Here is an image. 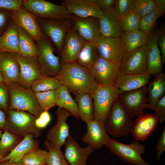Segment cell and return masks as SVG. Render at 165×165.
Returning <instances> with one entry per match:
<instances>
[{
  "instance_id": "91938a15",
  "label": "cell",
  "mask_w": 165,
  "mask_h": 165,
  "mask_svg": "<svg viewBox=\"0 0 165 165\" xmlns=\"http://www.w3.org/2000/svg\"><path fill=\"white\" fill-rule=\"evenodd\" d=\"M47 165V164H46V165Z\"/></svg>"
},
{
  "instance_id": "b9f144b4",
  "label": "cell",
  "mask_w": 165,
  "mask_h": 165,
  "mask_svg": "<svg viewBox=\"0 0 165 165\" xmlns=\"http://www.w3.org/2000/svg\"><path fill=\"white\" fill-rule=\"evenodd\" d=\"M136 0H116L111 11L119 20L124 15L133 10Z\"/></svg>"
},
{
  "instance_id": "60d3db41",
  "label": "cell",
  "mask_w": 165,
  "mask_h": 165,
  "mask_svg": "<svg viewBox=\"0 0 165 165\" xmlns=\"http://www.w3.org/2000/svg\"><path fill=\"white\" fill-rule=\"evenodd\" d=\"M141 19L132 10L119 19L120 26L124 32L139 29Z\"/></svg>"
},
{
  "instance_id": "2e32d148",
  "label": "cell",
  "mask_w": 165,
  "mask_h": 165,
  "mask_svg": "<svg viewBox=\"0 0 165 165\" xmlns=\"http://www.w3.org/2000/svg\"><path fill=\"white\" fill-rule=\"evenodd\" d=\"M86 42L73 26L66 35L60 53L61 65L76 62L79 53Z\"/></svg>"
},
{
  "instance_id": "bcb514c9",
  "label": "cell",
  "mask_w": 165,
  "mask_h": 165,
  "mask_svg": "<svg viewBox=\"0 0 165 165\" xmlns=\"http://www.w3.org/2000/svg\"><path fill=\"white\" fill-rule=\"evenodd\" d=\"M154 114L159 119V122L163 123L165 120V95H164L155 104L153 109Z\"/></svg>"
},
{
  "instance_id": "11a10c76",
  "label": "cell",
  "mask_w": 165,
  "mask_h": 165,
  "mask_svg": "<svg viewBox=\"0 0 165 165\" xmlns=\"http://www.w3.org/2000/svg\"><path fill=\"white\" fill-rule=\"evenodd\" d=\"M155 1L157 6L165 10V0H155Z\"/></svg>"
},
{
  "instance_id": "52a82bcc",
  "label": "cell",
  "mask_w": 165,
  "mask_h": 165,
  "mask_svg": "<svg viewBox=\"0 0 165 165\" xmlns=\"http://www.w3.org/2000/svg\"><path fill=\"white\" fill-rule=\"evenodd\" d=\"M38 53L36 57L42 75L49 77H55L58 74L61 65L60 58L54 54L52 43L46 35L35 42Z\"/></svg>"
},
{
  "instance_id": "8d00e7d4",
  "label": "cell",
  "mask_w": 165,
  "mask_h": 165,
  "mask_svg": "<svg viewBox=\"0 0 165 165\" xmlns=\"http://www.w3.org/2000/svg\"><path fill=\"white\" fill-rule=\"evenodd\" d=\"M165 11L156 6L152 11L141 19L139 29L145 33H151L157 19Z\"/></svg>"
},
{
  "instance_id": "9a60e30c",
  "label": "cell",
  "mask_w": 165,
  "mask_h": 165,
  "mask_svg": "<svg viewBox=\"0 0 165 165\" xmlns=\"http://www.w3.org/2000/svg\"><path fill=\"white\" fill-rule=\"evenodd\" d=\"M56 115L57 122L48 130L46 140L55 147L61 149L70 135L69 126L66 120L72 115L68 110L59 107L56 112Z\"/></svg>"
},
{
  "instance_id": "30bf717a",
  "label": "cell",
  "mask_w": 165,
  "mask_h": 165,
  "mask_svg": "<svg viewBox=\"0 0 165 165\" xmlns=\"http://www.w3.org/2000/svg\"><path fill=\"white\" fill-rule=\"evenodd\" d=\"M41 28L51 40L60 53L68 32L73 26L71 18L60 20H46L37 18Z\"/></svg>"
},
{
  "instance_id": "f5cc1de1",
  "label": "cell",
  "mask_w": 165,
  "mask_h": 165,
  "mask_svg": "<svg viewBox=\"0 0 165 165\" xmlns=\"http://www.w3.org/2000/svg\"><path fill=\"white\" fill-rule=\"evenodd\" d=\"M6 122V114L0 109V129L5 130Z\"/></svg>"
},
{
  "instance_id": "ba28073f",
  "label": "cell",
  "mask_w": 165,
  "mask_h": 165,
  "mask_svg": "<svg viewBox=\"0 0 165 165\" xmlns=\"http://www.w3.org/2000/svg\"><path fill=\"white\" fill-rule=\"evenodd\" d=\"M22 6L37 18L44 19H70L72 15L64 6L45 0H24Z\"/></svg>"
},
{
  "instance_id": "f907efd6",
  "label": "cell",
  "mask_w": 165,
  "mask_h": 165,
  "mask_svg": "<svg viewBox=\"0 0 165 165\" xmlns=\"http://www.w3.org/2000/svg\"><path fill=\"white\" fill-rule=\"evenodd\" d=\"M157 151V160H159L165 151V127H163L161 137L158 141L155 148Z\"/></svg>"
},
{
  "instance_id": "db71d44e",
  "label": "cell",
  "mask_w": 165,
  "mask_h": 165,
  "mask_svg": "<svg viewBox=\"0 0 165 165\" xmlns=\"http://www.w3.org/2000/svg\"><path fill=\"white\" fill-rule=\"evenodd\" d=\"M0 165H24L21 162H14L9 160L4 161L0 162Z\"/></svg>"
},
{
  "instance_id": "4dcf8cb0",
  "label": "cell",
  "mask_w": 165,
  "mask_h": 165,
  "mask_svg": "<svg viewBox=\"0 0 165 165\" xmlns=\"http://www.w3.org/2000/svg\"><path fill=\"white\" fill-rule=\"evenodd\" d=\"M55 90L56 105L68 110L75 118H79L76 102L72 97L66 86L61 85Z\"/></svg>"
},
{
  "instance_id": "c3c4849f",
  "label": "cell",
  "mask_w": 165,
  "mask_h": 165,
  "mask_svg": "<svg viewBox=\"0 0 165 165\" xmlns=\"http://www.w3.org/2000/svg\"><path fill=\"white\" fill-rule=\"evenodd\" d=\"M159 34L157 40L158 47L160 48L161 61L163 65L165 62V28L163 26L159 30Z\"/></svg>"
},
{
  "instance_id": "8fae6325",
  "label": "cell",
  "mask_w": 165,
  "mask_h": 165,
  "mask_svg": "<svg viewBox=\"0 0 165 165\" xmlns=\"http://www.w3.org/2000/svg\"><path fill=\"white\" fill-rule=\"evenodd\" d=\"M99 56L112 62H121L126 52L125 44L121 38L101 36L94 41Z\"/></svg>"
},
{
  "instance_id": "ab89813d",
  "label": "cell",
  "mask_w": 165,
  "mask_h": 165,
  "mask_svg": "<svg viewBox=\"0 0 165 165\" xmlns=\"http://www.w3.org/2000/svg\"><path fill=\"white\" fill-rule=\"evenodd\" d=\"M38 103L43 111H48L56 105V90L35 92Z\"/></svg>"
},
{
  "instance_id": "e575fe53",
  "label": "cell",
  "mask_w": 165,
  "mask_h": 165,
  "mask_svg": "<svg viewBox=\"0 0 165 165\" xmlns=\"http://www.w3.org/2000/svg\"><path fill=\"white\" fill-rule=\"evenodd\" d=\"M49 156L48 151L38 146L26 154L21 161L24 165H45L47 164Z\"/></svg>"
},
{
  "instance_id": "7c38bea8",
  "label": "cell",
  "mask_w": 165,
  "mask_h": 165,
  "mask_svg": "<svg viewBox=\"0 0 165 165\" xmlns=\"http://www.w3.org/2000/svg\"><path fill=\"white\" fill-rule=\"evenodd\" d=\"M121 65V62H110L98 56L90 70L99 85L114 86Z\"/></svg>"
},
{
  "instance_id": "74e56055",
  "label": "cell",
  "mask_w": 165,
  "mask_h": 165,
  "mask_svg": "<svg viewBox=\"0 0 165 165\" xmlns=\"http://www.w3.org/2000/svg\"><path fill=\"white\" fill-rule=\"evenodd\" d=\"M0 140V154L7 155L22 140L18 135L4 130Z\"/></svg>"
},
{
  "instance_id": "f1b7e54d",
  "label": "cell",
  "mask_w": 165,
  "mask_h": 165,
  "mask_svg": "<svg viewBox=\"0 0 165 165\" xmlns=\"http://www.w3.org/2000/svg\"><path fill=\"white\" fill-rule=\"evenodd\" d=\"M155 77L147 87L148 108L153 110L157 102L165 95V75L161 71Z\"/></svg>"
},
{
  "instance_id": "d590c367",
  "label": "cell",
  "mask_w": 165,
  "mask_h": 165,
  "mask_svg": "<svg viewBox=\"0 0 165 165\" xmlns=\"http://www.w3.org/2000/svg\"><path fill=\"white\" fill-rule=\"evenodd\" d=\"M61 85L56 77L43 76L35 80L31 88L35 93L55 90Z\"/></svg>"
},
{
  "instance_id": "f546056e",
  "label": "cell",
  "mask_w": 165,
  "mask_h": 165,
  "mask_svg": "<svg viewBox=\"0 0 165 165\" xmlns=\"http://www.w3.org/2000/svg\"><path fill=\"white\" fill-rule=\"evenodd\" d=\"M79 118L86 123L94 119V105L89 94L79 93L75 95Z\"/></svg>"
},
{
  "instance_id": "d6986e66",
  "label": "cell",
  "mask_w": 165,
  "mask_h": 165,
  "mask_svg": "<svg viewBox=\"0 0 165 165\" xmlns=\"http://www.w3.org/2000/svg\"><path fill=\"white\" fill-rule=\"evenodd\" d=\"M71 19L73 27L86 42L94 41L101 36L98 19L80 17L72 14Z\"/></svg>"
},
{
  "instance_id": "484cf974",
  "label": "cell",
  "mask_w": 165,
  "mask_h": 165,
  "mask_svg": "<svg viewBox=\"0 0 165 165\" xmlns=\"http://www.w3.org/2000/svg\"><path fill=\"white\" fill-rule=\"evenodd\" d=\"M103 16L99 19L101 36L109 38H121L124 32L119 20L111 10L103 12Z\"/></svg>"
},
{
  "instance_id": "4316f807",
  "label": "cell",
  "mask_w": 165,
  "mask_h": 165,
  "mask_svg": "<svg viewBox=\"0 0 165 165\" xmlns=\"http://www.w3.org/2000/svg\"><path fill=\"white\" fill-rule=\"evenodd\" d=\"M34 137L31 134L24 136L16 146L0 160V162L7 160L14 162H21L22 158L26 154L38 146V142Z\"/></svg>"
},
{
  "instance_id": "5bb4252c",
  "label": "cell",
  "mask_w": 165,
  "mask_h": 165,
  "mask_svg": "<svg viewBox=\"0 0 165 165\" xmlns=\"http://www.w3.org/2000/svg\"><path fill=\"white\" fill-rule=\"evenodd\" d=\"M11 20L17 27L23 29L37 41L44 35L37 21V17L22 5L18 9L11 11Z\"/></svg>"
},
{
  "instance_id": "83f0119b",
  "label": "cell",
  "mask_w": 165,
  "mask_h": 165,
  "mask_svg": "<svg viewBox=\"0 0 165 165\" xmlns=\"http://www.w3.org/2000/svg\"><path fill=\"white\" fill-rule=\"evenodd\" d=\"M5 52L18 55L20 53L17 26L11 19L7 29L0 36V53Z\"/></svg>"
},
{
  "instance_id": "3957f363",
  "label": "cell",
  "mask_w": 165,
  "mask_h": 165,
  "mask_svg": "<svg viewBox=\"0 0 165 165\" xmlns=\"http://www.w3.org/2000/svg\"><path fill=\"white\" fill-rule=\"evenodd\" d=\"M6 116L4 130L23 137L31 134L37 138L41 135V130L35 125L36 117L30 113L18 110L9 109Z\"/></svg>"
},
{
  "instance_id": "6f0895ef",
  "label": "cell",
  "mask_w": 165,
  "mask_h": 165,
  "mask_svg": "<svg viewBox=\"0 0 165 165\" xmlns=\"http://www.w3.org/2000/svg\"><path fill=\"white\" fill-rule=\"evenodd\" d=\"M6 155L5 154H0V160Z\"/></svg>"
},
{
  "instance_id": "816d5d0a",
  "label": "cell",
  "mask_w": 165,
  "mask_h": 165,
  "mask_svg": "<svg viewBox=\"0 0 165 165\" xmlns=\"http://www.w3.org/2000/svg\"><path fill=\"white\" fill-rule=\"evenodd\" d=\"M116 0H97V4L103 12L111 10Z\"/></svg>"
},
{
  "instance_id": "d6a6232c",
  "label": "cell",
  "mask_w": 165,
  "mask_h": 165,
  "mask_svg": "<svg viewBox=\"0 0 165 165\" xmlns=\"http://www.w3.org/2000/svg\"><path fill=\"white\" fill-rule=\"evenodd\" d=\"M151 33H145L139 29L124 32L121 38L125 46L126 52L145 45Z\"/></svg>"
},
{
  "instance_id": "e0dca14e",
  "label": "cell",
  "mask_w": 165,
  "mask_h": 165,
  "mask_svg": "<svg viewBox=\"0 0 165 165\" xmlns=\"http://www.w3.org/2000/svg\"><path fill=\"white\" fill-rule=\"evenodd\" d=\"M14 55L20 68V76L17 84L23 88H31L33 82L43 76L37 58L36 57L27 58L17 54Z\"/></svg>"
},
{
  "instance_id": "9f6ffc18",
  "label": "cell",
  "mask_w": 165,
  "mask_h": 165,
  "mask_svg": "<svg viewBox=\"0 0 165 165\" xmlns=\"http://www.w3.org/2000/svg\"><path fill=\"white\" fill-rule=\"evenodd\" d=\"M4 82L2 74L0 71V82Z\"/></svg>"
},
{
  "instance_id": "6da1fadb",
  "label": "cell",
  "mask_w": 165,
  "mask_h": 165,
  "mask_svg": "<svg viewBox=\"0 0 165 165\" xmlns=\"http://www.w3.org/2000/svg\"><path fill=\"white\" fill-rule=\"evenodd\" d=\"M55 77L75 95L79 93L92 95L99 85L90 70L77 62L62 64Z\"/></svg>"
},
{
  "instance_id": "603a6c76",
  "label": "cell",
  "mask_w": 165,
  "mask_h": 165,
  "mask_svg": "<svg viewBox=\"0 0 165 165\" xmlns=\"http://www.w3.org/2000/svg\"><path fill=\"white\" fill-rule=\"evenodd\" d=\"M71 14L80 17H93L99 19L104 14L97 4L86 0H64L61 3Z\"/></svg>"
},
{
  "instance_id": "44dd1931",
  "label": "cell",
  "mask_w": 165,
  "mask_h": 165,
  "mask_svg": "<svg viewBox=\"0 0 165 165\" xmlns=\"http://www.w3.org/2000/svg\"><path fill=\"white\" fill-rule=\"evenodd\" d=\"M159 34V30L152 31L145 45L147 50V72L151 75H155L162 71L163 64L157 44Z\"/></svg>"
},
{
  "instance_id": "8992f818",
  "label": "cell",
  "mask_w": 165,
  "mask_h": 165,
  "mask_svg": "<svg viewBox=\"0 0 165 165\" xmlns=\"http://www.w3.org/2000/svg\"><path fill=\"white\" fill-rule=\"evenodd\" d=\"M105 146L110 152L127 163L135 165H150L142 158L141 155L145 152V146L134 140L126 144L110 138Z\"/></svg>"
},
{
  "instance_id": "680465c9",
  "label": "cell",
  "mask_w": 165,
  "mask_h": 165,
  "mask_svg": "<svg viewBox=\"0 0 165 165\" xmlns=\"http://www.w3.org/2000/svg\"><path fill=\"white\" fill-rule=\"evenodd\" d=\"M3 131V130L2 129H0V140L2 134V133Z\"/></svg>"
},
{
  "instance_id": "d4e9b609",
  "label": "cell",
  "mask_w": 165,
  "mask_h": 165,
  "mask_svg": "<svg viewBox=\"0 0 165 165\" xmlns=\"http://www.w3.org/2000/svg\"><path fill=\"white\" fill-rule=\"evenodd\" d=\"M0 71L5 82L17 83L20 68L14 54L7 52L0 53Z\"/></svg>"
},
{
  "instance_id": "7a4b0ae2",
  "label": "cell",
  "mask_w": 165,
  "mask_h": 165,
  "mask_svg": "<svg viewBox=\"0 0 165 165\" xmlns=\"http://www.w3.org/2000/svg\"><path fill=\"white\" fill-rule=\"evenodd\" d=\"M9 96V109L27 112L36 118L43 110L39 105L35 93L31 88H23L17 83H5Z\"/></svg>"
},
{
  "instance_id": "f35d334b",
  "label": "cell",
  "mask_w": 165,
  "mask_h": 165,
  "mask_svg": "<svg viewBox=\"0 0 165 165\" xmlns=\"http://www.w3.org/2000/svg\"><path fill=\"white\" fill-rule=\"evenodd\" d=\"M44 145L49 153L47 165H69L61 149L55 147L46 140Z\"/></svg>"
},
{
  "instance_id": "681fc988",
  "label": "cell",
  "mask_w": 165,
  "mask_h": 165,
  "mask_svg": "<svg viewBox=\"0 0 165 165\" xmlns=\"http://www.w3.org/2000/svg\"><path fill=\"white\" fill-rule=\"evenodd\" d=\"M23 0H0V8L13 11L19 9L22 5Z\"/></svg>"
},
{
  "instance_id": "4fadbf2b",
  "label": "cell",
  "mask_w": 165,
  "mask_h": 165,
  "mask_svg": "<svg viewBox=\"0 0 165 165\" xmlns=\"http://www.w3.org/2000/svg\"><path fill=\"white\" fill-rule=\"evenodd\" d=\"M147 50L145 45L131 51L126 52L121 61L120 73H148Z\"/></svg>"
},
{
  "instance_id": "836d02e7",
  "label": "cell",
  "mask_w": 165,
  "mask_h": 165,
  "mask_svg": "<svg viewBox=\"0 0 165 165\" xmlns=\"http://www.w3.org/2000/svg\"><path fill=\"white\" fill-rule=\"evenodd\" d=\"M98 56L95 41L86 42L79 53L76 62L90 70Z\"/></svg>"
},
{
  "instance_id": "cb8c5ba5",
  "label": "cell",
  "mask_w": 165,
  "mask_h": 165,
  "mask_svg": "<svg viewBox=\"0 0 165 165\" xmlns=\"http://www.w3.org/2000/svg\"><path fill=\"white\" fill-rule=\"evenodd\" d=\"M148 73L123 74L119 73L114 86L121 93L145 86L151 79Z\"/></svg>"
},
{
  "instance_id": "9c48e42d",
  "label": "cell",
  "mask_w": 165,
  "mask_h": 165,
  "mask_svg": "<svg viewBox=\"0 0 165 165\" xmlns=\"http://www.w3.org/2000/svg\"><path fill=\"white\" fill-rule=\"evenodd\" d=\"M147 87L146 86L134 90L122 93L119 99L128 116L133 119L144 113L149 105L147 96Z\"/></svg>"
},
{
  "instance_id": "ac0fdd59",
  "label": "cell",
  "mask_w": 165,
  "mask_h": 165,
  "mask_svg": "<svg viewBox=\"0 0 165 165\" xmlns=\"http://www.w3.org/2000/svg\"><path fill=\"white\" fill-rule=\"evenodd\" d=\"M64 145V156L69 165H86L89 157L94 150L89 145L85 148L81 147L70 135Z\"/></svg>"
},
{
  "instance_id": "f6af8a7d",
  "label": "cell",
  "mask_w": 165,
  "mask_h": 165,
  "mask_svg": "<svg viewBox=\"0 0 165 165\" xmlns=\"http://www.w3.org/2000/svg\"><path fill=\"white\" fill-rule=\"evenodd\" d=\"M11 10L0 8V36L7 29L10 20Z\"/></svg>"
},
{
  "instance_id": "7bdbcfd3",
  "label": "cell",
  "mask_w": 165,
  "mask_h": 165,
  "mask_svg": "<svg viewBox=\"0 0 165 165\" xmlns=\"http://www.w3.org/2000/svg\"><path fill=\"white\" fill-rule=\"evenodd\" d=\"M156 7L155 0H136L133 11L140 19Z\"/></svg>"
},
{
  "instance_id": "ffe728a7",
  "label": "cell",
  "mask_w": 165,
  "mask_h": 165,
  "mask_svg": "<svg viewBox=\"0 0 165 165\" xmlns=\"http://www.w3.org/2000/svg\"><path fill=\"white\" fill-rule=\"evenodd\" d=\"M87 124V131L83 136L82 141L91 146L94 150H97L105 145L110 138L104 123L93 119Z\"/></svg>"
},
{
  "instance_id": "5b68a950",
  "label": "cell",
  "mask_w": 165,
  "mask_h": 165,
  "mask_svg": "<svg viewBox=\"0 0 165 165\" xmlns=\"http://www.w3.org/2000/svg\"><path fill=\"white\" fill-rule=\"evenodd\" d=\"M121 93L114 86L99 85L91 95L94 105V119L104 124L113 103Z\"/></svg>"
},
{
  "instance_id": "ee69618b",
  "label": "cell",
  "mask_w": 165,
  "mask_h": 165,
  "mask_svg": "<svg viewBox=\"0 0 165 165\" xmlns=\"http://www.w3.org/2000/svg\"><path fill=\"white\" fill-rule=\"evenodd\" d=\"M9 96L7 87L4 82H0V109L6 114L9 110Z\"/></svg>"
},
{
  "instance_id": "277c9868",
  "label": "cell",
  "mask_w": 165,
  "mask_h": 165,
  "mask_svg": "<svg viewBox=\"0 0 165 165\" xmlns=\"http://www.w3.org/2000/svg\"><path fill=\"white\" fill-rule=\"evenodd\" d=\"M133 122L127 115L119 98L113 103L104 124L108 134L117 138L129 134Z\"/></svg>"
},
{
  "instance_id": "1f68e13d",
  "label": "cell",
  "mask_w": 165,
  "mask_h": 165,
  "mask_svg": "<svg viewBox=\"0 0 165 165\" xmlns=\"http://www.w3.org/2000/svg\"><path fill=\"white\" fill-rule=\"evenodd\" d=\"M17 28L19 38V55L27 58L36 57L38 54V50L35 41L24 30L17 26Z\"/></svg>"
},
{
  "instance_id": "7dc6e473",
  "label": "cell",
  "mask_w": 165,
  "mask_h": 165,
  "mask_svg": "<svg viewBox=\"0 0 165 165\" xmlns=\"http://www.w3.org/2000/svg\"><path fill=\"white\" fill-rule=\"evenodd\" d=\"M51 120L50 115L48 111H43L39 116L36 118L35 124L36 126L41 130L45 128Z\"/></svg>"
},
{
  "instance_id": "7402d4cb",
  "label": "cell",
  "mask_w": 165,
  "mask_h": 165,
  "mask_svg": "<svg viewBox=\"0 0 165 165\" xmlns=\"http://www.w3.org/2000/svg\"><path fill=\"white\" fill-rule=\"evenodd\" d=\"M158 122V118L154 114L144 113L134 121L130 132L135 140L145 141L152 135Z\"/></svg>"
}]
</instances>
